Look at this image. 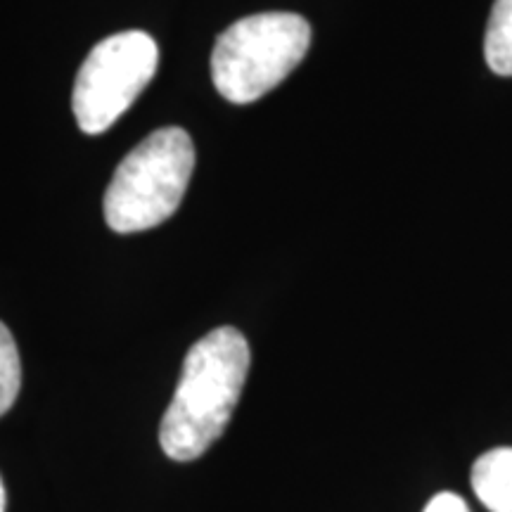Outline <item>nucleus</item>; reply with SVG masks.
Masks as SVG:
<instances>
[{
	"label": "nucleus",
	"mask_w": 512,
	"mask_h": 512,
	"mask_svg": "<svg viewBox=\"0 0 512 512\" xmlns=\"http://www.w3.org/2000/svg\"><path fill=\"white\" fill-rule=\"evenodd\" d=\"M195 169V145L178 126L147 136L114 171L105 192L107 226L140 233L176 214Z\"/></svg>",
	"instance_id": "obj_2"
},
{
	"label": "nucleus",
	"mask_w": 512,
	"mask_h": 512,
	"mask_svg": "<svg viewBox=\"0 0 512 512\" xmlns=\"http://www.w3.org/2000/svg\"><path fill=\"white\" fill-rule=\"evenodd\" d=\"M486 64L501 76H512V0H496L484 38Z\"/></svg>",
	"instance_id": "obj_6"
},
{
	"label": "nucleus",
	"mask_w": 512,
	"mask_h": 512,
	"mask_svg": "<svg viewBox=\"0 0 512 512\" xmlns=\"http://www.w3.org/2000/svg\"><path fill=\"white\" fill-rule=\"evenodd\" d=\"M470 482L486 510L512 512V448L482 453L472 465Z\"/></svg>",
	"instance_id": "obj_5"
},
{
	"label": "nucleus",
	"mask_w": 512,
	"mask_h": 512,
	"mask_svg": "<svg viewBox=\"0 0 512 512\" xmlns=\"http://www.w3.org/2000/svg\"><path fill=\"white\" fill-rule=\"evenodd\" d=\"M311 27L294 12H259L228 27L211 53L216 91L233 105H249L283 83L304 60Z\"/></svg>",
	"instance_id": "obj_3"
},
{
	"label": "nucleus",
	"mask_w": 512,
	"mask_h": 512,
	"mask_svg": "<svg viewBox=\"0 0 512 512\" xmlns=\"http://www.w3.org/2000/svg\"><path fill=\"white\" fill-rule=\"evenodd\" d=\"M159 48L145 31H121L98 43L76 74L72 107L88 136L107 131L157 72Z\"/></svg>",
	"instance_id": "obj_4"
},
{
	"label": "nucleus",
	"mask_w": 512,
	"mask_h": 512,
	"mask_svg": "<svg viewBox=\"0 0 512 512\" xmlns=\"http://www.w3.org/2000/svg\"><path fill=\"white\" fill-rule=\"evenodd\" d=\"M22 387V363L10 330L0 323V415H5L15 403Z\"/></svg>",
	"instance_id": "obj_7"
},
{
	"label": "nucleus",
	"mask_w": 512,
	"mask_h": 512,
	"mask_svg": "<svg viewBox=\"0 0 512 512\" xmlns=\"http://www.w3.org/2000/svg\"><path fill=\"white\" fill-rule=\"evenodd\" d=\"M0 512H5V486H3V479H0Z\"/></svg>",
	"instance_id": "obj_9"
},
{
	"label": "nucleus",
	"mask_w": 512,
	"mask_h": 512,
	"mask_svg": "<svg viewBox=\"0 0 512 512\" xmlns=\"http://www.w3.org/2000/svg\"><path fill=\"white\" fill-rule=\"evenodd\" d=\"M425 512H470V508H467V503L460 496L444 491V494H437L427 503Z\"/></svg>",
	"instance_id": "obj_8"
},
{
	"label": "nucleus",
	"mask_w": 512,
	"mask_h": 512,
	"mask_svg": "<svg viewBox=\"0 0 512 512\" xmlns=\"http://www.w3.org/2000/svg\"><path fill=\"white\" fill-rule=\"evenodd\" d=\"M247 373L249 344L240 330H211L192 344L159 427L166 456L188 463L207 453L233 418Z\"/></svg>",
	"instance_id": "obj_1"
}]
</instances>
